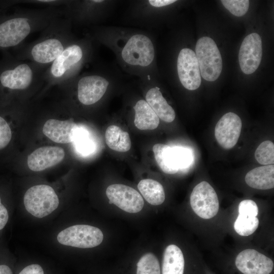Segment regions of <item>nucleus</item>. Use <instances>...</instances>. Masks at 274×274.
<instances>
[{
  "instance_id": "5",
  "label": "nucleus",
  "mask_w": 274,
  "mask_h": 274,
  "mask_svg": "<svg viewBox=\"0 0 274 274\" xmlns=\"http://www.w3.org/2000/svg\"><path fill=\"white\" fill-rule=\"evenodd\" d=\"M97 45L86 34L71 42L47 67L44 75L46 87L59 85L80 74L86 65L93 61Z\"/></svg>"
},
{
  "instance_id": "8",
  "label": "nucleus",
  "mask_w": 274,
  "mask_h": 274,
  "mask_svg": "<svg viewBox=\"0 0 274 274\" xmlns=\"http://www.w3.org/2000/svg\"><path fill=\"white\" fill-rule=\"evenodd\" d=\"M195 55L202 77L208 81L216 80L222 72V59L215 41L208 37L199 39Z\"/></svg>"
},
{
  "instance_id": "10",
  "label": "nucleus",
  "mask_w": 274,
  "mask_h": 274,
  "mask_svg": "<svg viewBox=\"0 0 274 274\" xmlns=\"http://www.w3.org/2000/svg\"><path fill=\"white\" fill-rule=\"evenodd\" d=\"M104 235L97 227L88 225H75L61 231L57 236L63 245L79 248H90L99 245Z\"/></svg>"
},
{
  "instance_id": "22",
  "label": "nucleus",
  "mask_w": 274,
  "mask_h": 274,
  "mask_svg": "<svg viewBox=\"0 0 274 274\" xmlns=\"http://www.w3.org/2000/svg\"><path fill=\"white\" fill-rule=\"evenodd\" d=\"M184 265L181 250L175 245H168L163 253L162 274H183Z\"/></svg>"
},
{
  "instance_id": "30",
  "label": "nucleus",
  "mask_w": 274,
  "mask_h": 274,
  "mask_svg": "<svg viewBox=\"0 0 274 274\" xmlns=\"http://www.w3.org/2000/svg\"><path fill=\"white\" fill-rule=\"evenodd\" d=\"M174 160L178 169L188 167L193 160L192 153L190 149L183 147H172Z\"/></svg>"
},
{
  "instance_id": "17",
  "label": "nucleus",
  "mask_w": 274,
  "mask_h": 274,
  "mask_svg": "<svg viewBox=\"0 0 274 274\" xmlns=\"http://www.w3.org/2000/svg\"><path fill=\"white\" fill-rule=\"evenodd\" d=\"M235 265L244 274H269L273 268L272 260L254 249L241 252L235 259Z\"/></svg>"
},
{
  "instance_id": "12",
  "label": "nucleus",
  "mask_w": 274,
  "mask_h": 274,
  "mask_svg": "<svg viewBox=\"0 0 274 274\" xmlns=\"http://www.w3.org/2000/svg\"><path fill=\"white\" fill-rule=\"evenodd\" d=\"M190 201L193 211L202 219L212 218L218 212L219 202L217 194L207 182L202 181L194 187Z\"/></svg>"
},
{
  "instance_id": "7",
  "label": "nucleus",
  "mask_w": 274,
  "mask_h": 274,
  "mask_svg": "<svg viewBox=\"0 0 274 274\" xmlns=\"http://www.w3.org/2000/svg\"><path fill=\"white\" fill-rule=\"evenodd\" d=\"M121 2L116 0H70L63 6L64 16L73 25L87 27L101 25Z\"/></svg>"
},
{
  "instance_id": "27",
  "label": "nucleus",
  "mask_w": 274,
  "mask_h": 274,
  "mask_svg": "<svg viewBox=\"0 0 274 274\" xmlns=\"http://www.w3.org/2000/svg\"><path fill=\"white\" fill-rule=\"evenodd\" d=\"M73 142L76 151L83 156H87L95 150L94 142L85 128L79 127Z\"/></svg>"
},
{
  "instance_id": "34",
  "label": "nucleus",
  "mask_w": 274,
  "mask_h": 274,
  "mask_svg": "<svg viewBox=\"0 0 274 274\" xmlns=\"http://www.w3.org/2000/svg\"><path fill=\"white\" fill-rule=\"evenodd\" d=\"M9 220V213L6 207L3 204L0 196V230L6 225Z\"/></svg>"
},
{
  "instance_id": "21",
  "label": "nucleus",
  "mask_w": 274,
  "mask_h": 274,
  "mask_svg": "<svg viewBox=\"0 0 274 274\" xmlns=\"http://www.w3.org/2000/svg\"><path fill=\"white\" fill-rule=\"evenodd\" d=\"M245 182L250 187L260 190L274 187V165H266L250 170L245 176Z\"/></svg>"
},
{
  "instance_id": "24",
  "label": "nucleus",
  "mask_w": 274,
  "mask_h": 274,
  "mask_svg": "<svg viewBox=\"0 0 274 274\" xmlns=\"http://www.w3.org/2000/svg\"><path fill=\"white\" fill-rule=\"evenodd\" d=\"M138 188L146 200L152 205H160L165 200L163 187L156 180L151 179L142 180L138 185Z\"/></svg>"
},
{
  "instance_id": "14",
  "label": "nucleus",
  "mask_w": 274,
  "mask_h": 274,
  "mask_svg": "<svg viewBox=\"0 0 274 274\" xmlns=\"http://www.w3.org/2000/svg\"><path fill=\"white\" fill-rule=\"evenodd\" d=\"M106 193L110 204L113 203L128 213H138L144 207V201L141 195L130 186L112 184L107 187Z\"/></svg>"
},
{
  "instance_id": "25",
  "label": "nucleus",
  "mask_w": 274,
  "mask_h": 274,
  "mask_svg": "<svg viewBox=\"0 0 274 274\" xmlns=\"http://www.w3.org/2000/svg\"><path fill=\"white\" fill-rule=\"evenodd\" d=\"M153 151L157 163L164 173L175 174L179 171L174 160L172 147L156 144L153 147Z\"/></svg>"
},
{
  "instance_id": "29",
  "label": "nucleus",
  "mask_w": 274,
  "mask_h": 274,
  "mask_svg": "<svg viewBox=\"0 0 274 274\" xmlns=\"http://www.w3.org/2000/svg\"><path fill=\"white\" fill-rule=\"evenodd\" d=\"M255 157L257 162L262 165L273 164L274 144L270 141L262 142L256 149Z\"/></svg>"
},
{
  "instance_id": "20",
  "label": "nucleus",
  "mask_w": 274,
  "mask_h": 274,
  "mask_svg": "<svg viewBox=\"0 0 274 274\" xmlns=\"http://www.w3.org/2000/svg\"><path fill=\"white\" fill-rule=\"evenodd\" d=\"M134 124L140 130H153L159 125L160 120L145 99H138L133 105Z\"/></svg>"
},
{
  "instance_id": "18",
  "label": "nucleus",
  "mask_w": 274,
  "mask_h": 274,
  "mask_svg": "<svg viewBox=\"0 0 274 274\" xmlns=\"http://www.w3.org/2000/svg\"><path fill=\"white\" fill-rule=\"evenodd\" d=\"M64 156V151L61 147L43 146L28 155L27 163L30 170L40 172L58 164L63 160Z\"/></svg>"
},
{
  "instance_id": "4",
  "label": "nucleus",
  "mask_w": 274,
  "mask_h": 274,
  "mask_svg": "<svg viewBox=\"0 0 274 274\" xmlns=\"http://www.w3.org/2000/svg\"><path fill=\"white\" fill-rule=\"evenodd\" d=\"M64 16L63 6L22 8L0 21V47H16L30 34L42 31L55 19Z\"/></svg>"
},
{
  "instance_id": "33",
  "label": "nucleus",
  "mask_w": 274,
  "mask_h": 274,
  "mask_svg": "<svg viewBox=\"0 0 274 274\" xmlns=\"http://www.w3.org/2000/svg\"><path fill=\"white\" fill-rule=\"evenodd\" d=\"M19 274H44V272L40 265L32 264L24 267Z\"/></svg>"
},
{
  "instance_id": "13",
  "label": "nucleus",
  "mask_w": 274,
  "mask_h": 274,
  "mask_svg": "<svg viewBox=\"0 0 274 274\" xmlns=\"http://www.w3.org/2000/svg\"><path fill=\"white\" fill-rule=\"evenodd\" d=\"M176 64L177 74L181 84L189 90L199 88L201 79L195 52L188 48H182L177 54Z\"/></svg>"
},
{
  "instance_id": "26",
  "label": "nucleus",
  "mask_w": 274,
  "mask_h": 274,
  "mask_svg": "<svg viewBox=\"0 0 274 274\" xmlns=\"http://www.w3.org/2000/svg\"><path fill=\"white\" fill-rule=\"evenodd\" d=\"M259 225L256 216L247 214H239L234 224L235 231L241 236L253 233Z\"/></svg>"
},
{
  "instance_id": "9",
  "label": "nucleus",
  "mask_w": 274,
  "mask_h": 274,
  "mask_svg": "<svg viewBox=\"0 0 274 274\" xmlns=\"http://www.w3.org/2000/svg\"><path fill=\"white\" fill-rule=\"evenodd\" d=\"M23 201L26 211L39 218L52 213L58 208L59 203L53 188L44 184L29 188L24 194Z\"/></svg>"
},
{
  "instance_id": "19",
  "label": "nucleus",
  "mask_w": 274,
  "mask_h": 274,
  "mask_svg": "<svg viewBox=\"0 0 274 274\" xmlns=\"http://www.w3.org/2000/svg\"><path fill=\"white\" fill-rule=\"evenodd\" d=\"M79 128L73 119L60 120L48 119L43 127V133L50 140L59 144L73 142Z\"/></svg>"
},
{
  "instance_id": "2",
  "label": "nucleus",
  "mask_w": 274,
  "mask_h": 274,
  "mask_svg": "<svg viewBox=\"0 0 274 274\" xmlns=\"http://www.w3.org/2000/svg\"><path fill=\"white\" fill-rule=\"evenodd\" d=\"M128 80L115 61L97 63L88 72L59 85L73 90L78 102L85 107L96 105L111 90L121 88Z\"/></svg>"
},
{
  "instance_id": "23",
  "label": "nucleus",
  "mask_w": 274,
  "mask_h": 274,
  "mask_svg": "<svg viewBox=\"0 0 274 274\" xmlns=\"http://www.w3.org/2000/svg\"><path fill=\"white\" fill-rule=\"evenodd\" d=\"M105 140L108 146L117 152H127L130 150L131 146L128 133L115 125H110L107 128Z\"/></svg>"
},
{
  "instance_id": "16",
  "label": "nucleus",
  "mask_w": 274,
  "mask_h": 274,
  "mask_svg": "<svg viewBox=\"0 0 274 274\" xmlns=\"http://www.w3.org/2000/svg\"><path fill=\"white\" fill-rule=\"evenodd\" d=\"M242 122L239 117L233 112L224 114L215 128V136L219 145L230 149L237 143L241 132Z\"/></svg>"
},
{
  "instance_id": "15",
  "label": "nucleus",
  "mask_w": 274,
  "mask_h": 274,
  "mask_svg": "<svg viewBox=\"0 0 274 274\" xmlns=\"http://www.w3.org/2000/svg\"><path fill=\"white\" fill-rule=\"evenodd\" d=\"M262 55V41L257 33L245 37L239 49V64L242 71L247 75L253 73L259 67Z\"/></svg>"
},
{
  "instance_id": "6",
  "label": "nucleus",
  "mask_w": 274,
  "mask_h": 274,
  "mask_svg": "<svg viewBox=\"0 0 274 274\" xmlns=\"http://www.w3.org/2000/svg\"><path fill=\"white\" fill-rule=\"evenodd\" d=\"M48 66L17 59L0 72V86L9 92L24 93L44 84Z\"/></svg>"
},
{
  "instance_id": "35",
  "label": "nucleus",
  "mask_w": 274,
  "mask_h": 274,
  "mask_svg": "<svg viewBox=\"0 0 274 274\" xmlns=\"http://www.w3.org/2000/svg\"><path fill=\"white\" fill-rule=\"evenodd\" d=\"M0 274H13L9 266L5 264H0Z\"/></svg>"
},
{
  "instance_id": "11",
  "label": "nucleus",
  "mask_w": 274,
  "mask_h": 274,
  "mask_svg": "<svg viewBox=\"0 0 274 274\" xmlns=\"http://www.w3.org/2000/svg\"><path fill=\"white\" fill-rule=\"evenodd\" d=\"M137 83L144 90L145 99L156 113L159 119L170 123L176 117L173 107L167 102L157 85V77L149 76L138 79Z\"/></svg>"
},
{
  "instance_id": "28",
  "label": "nucleus",
  "mask_w": 274,
  "mask_h": 274,
  "mask_svg": "<svg viewBox=\"0 0 274 274\" xmlns=\"http://www.w3.org/2000/svg\"><path fill=\"white\" fill-rule=\"evenodd\" d=\"M136 274H161L157 258L152 253L144 255L137 263Z\"/></svg>"
},
{
  "instance_id": "32",
  "label": "nucleus",
  "mask_w": 274,
  "mask_h": 274,
  "mask_svg": "<svg viewBox=\"0 0 274 274\" xmlns=\"http://www.w3.org/2000/svg\"><path fill=\"white\" fill-rule=\"evenodd\" d=\"M238 213L239 214H250L257 217L258 214V208L253 200L245 199L239 203Z\"/></svg>"
},
{
  "instance_id": "3",
  "label": "nucleus",
  "mask_w": 274,
  "mask_h": 274,
  "mask_svg": "<svg viewBox=\"0 0 274 274\" xmlns=\"http://www.w3.org/2000/svg\"><path fill=\"white\" fill-rule=\"evenodd\" d=\"M71 21L64 16L54 19L34 42L20 47L17 59L48 66L77 37Z\"/></svg>"
},
{
  "instance_id": "31",
  "label": "nucleus",
  "mask_w": 274,
  "mask_h": 274,
  "mask_svg": "<svg viewBox=\"0 0 274 274\" xmlns=\"http://www.w3.org/2000/svg\"><path fill=\"white\" fill-rule=\"evenodd\" d=\"M221 2L226 9L237 17L244 15L249 7L248 0H222Z\"/></svg>"
},
{
  "instance_id": "1",
  "label": "nucleus",
  "mask_w": 274,
  "mask_h": 274,
  "mask_svg": "<svg viewBox=\"0 0 274 274\" xmlns=\"http://www.w3.org/2000/svg\"><path fill=\"white\" fill-rule=\"evenodd\" d=\"M97 44L110 49L125 74L138 79L157 77L155 39L150 31L127 26L97 25L85 32Z\"/></svg>"
}]
</instances>
